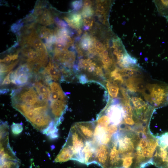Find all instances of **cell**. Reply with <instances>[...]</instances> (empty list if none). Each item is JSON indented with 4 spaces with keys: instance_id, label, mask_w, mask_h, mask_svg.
<instances>
[{
    "instance_id": "cell-1",
    "label": "cell",
    "mask_w": 168,
    "mask_h": 168,
    "mask_svg": "<svg viewBox=\"0 0 168 168\" xmlns=\"http://www.w3.org/2000/svg\"><path fill=\"white\" fill-rule=\"evenodd\" d=\"M11 95L12 106L32 126L43 124L49 117L50 102L39 94L33 83L13 90Z\"/></svg>"
},
{
    "instance_id": "cell-2",
    "label": "cell",
    "mask_w": 168,
    "mask_h": 168,
    "mask_svg": "<svg viewBox=\"0 0 168 168\" xmlns=\"http://www.w3.org/2000/svg\"><path fill=\"white\" fill-rule=\"evenodd\" d=\"M146 100L155 108L168 105V85L149 84L143 91Z\"/></svg>"
},
{
    "instance_id": "cell-3",
    "label": "cell",
    "mask_w": 168,
    "mask_h": 168,
    "mask_svg": "<svg viewBox=\"0 0 168 168\" xmlns=\"http://www.w3.org/2000/svg\"><path fill=\"white\" fill-rule=\"evenodd\" d=\"M86 141L75 125L72 126L65 143L70 147L74 155L73 160L82 163V151Z\"/></svg>"
},
{
    "instance_id": "cell-4",
    "label": "cell",
    "mask_w": 168,
    "mask_h": 168,
    "mask_svg": "<svg viewBox=\"0 0 168 168\" xmlns=\"http://www.w3.org/2000/svg\"><path fill=\"white\" fill-rule=\"evenodd\" d=\"M31 69L26 64L19 66L13 72H11L10 79L12 83L22 86L28 84L32 76Z\"/></svg>"
},
{
    "instance_id": "cell-5",
    "label": "cell",
    "mask_w": 168,
    "mask_h": 168,
    "mask_svg": "<svg viewBox=\"0 0 168 168\" xmlns=\"http://www.w3.org/2000/svg\"><path fill=\"white\" fill-rule=\"evenodd\" d=\"M23 44L28 45L38 52L45 54H48L46 46L41 41L37 32L33 29L30 34L23 38Z\"/></svg>"
},
{
    "instance_id": "cell-6",
    "label": "cell",
    "mask_w": 168,
    "mask_h": 168,
    "mask_svg": "<svg viewBox=\"0 0 168 168\" xmlns=\"http://www.w3.org/2000/svg\"><path fill=\"white\" fill-rule=\"evenodd\" d=\"M109 155V149L108 145L99 144L96 145L94 163L98 164L102 168H106Z\"/></svg>"
},
{
    "instance_id": "cell-7",
    "label": "cell",
    "mask_w": 168,
    "mask_h": 168,
    "mask_svg": "<svg viewBox=\"0 0 168 168\" xmlns=\"http://www.w3.org/2000/svg\"><path fill=\"white\" fill-rule=\"evenodd\" d=\"M86 141H91L93 138L95 124L90 122H79L74 124Z\"/></svg>"
},
{
    "instance_id": "cell-8",
    "label": "cell",
    "mask_w": 168,
    "mask_h": 168,
    "mask_svg": "<svg viewBox=\"0 0 168 168\" xmlns=\"http://www.w3.org/2000/svg\"><path fill=\"white\" fill-rule=\"evenodd\" d=\"M96 146L91 141H86L82 151V163L87 165L94 163Z\"/></svg>"
},
{
    "instance_id": "cell-9",
    "label": "cell",
    "mask_w": 168,
    "mask_h": 168,
    "mask_svg": "<svg viewBox=\"0 0 168 168\" xmlns=\"http://www.w3.org/2000/svg\"><path fill=\"white\" fill-rule=\"evenodd\" d=\"M153 164L159 168H168V147L158 148Z\"/></svg>"
},
{
    "instance_id": "cell-10",
    "label": "cell",
    "mask_w": 168,
    "mask_h": 168,
    "mask_svg": "<svg viewBox=\"0 0 168 168\" xmlns=\"http://www.w3.org/2000/svg\"><path fill=\"white\" fill-rule=\"evenodd\" d=\"M125 83L127 89L132 93L143 92L145 89L142 79L138 77L128 78Z\"/></svg>"
},
{
    "instance_id": "cell-11",
    "label": "cell",
    "mask_w": 168,
    "mask_h": 168,
    "mask_svg": "<svg viewBox=\"0 0 168 168\" xmlns=\"http://www.w3.org/2000/svg\"><path fill=\"white\" fill-rule=\"evenodd\" d=\"M74 157V154L71 148L65 143L56 156L54 161L56 162H66L70 160H73Z\"/></svg>"
},
{
    "instance_id": "cell-12",
    "label": "cell",
    "mask_w": 168,
    "mask_h": 168,
    "mask_svg": "<svg viewBox=\"0 0 168 168\" xmlns=\"http://www.w3.org/2000/svg\"><path fill=\"white\" fill-rule=\"evenodd\" d=\"M106 87L110 96L112 98H116L118 96L119 88L117 83L111 79L106 81Z\"/></svg>"
},
{
    "instance_id": "cell-13",
    "label": "cell",
    "mask_w": 168,
    "mask_h": 168,
    "mask_svg": "<svg viewBox=\"0 0 168 168\" xmlns=\"http://www.w3.org/2000/svg\"><path fill=\"white\" fill-rule=\"evenodd\" d=\"M119 72L123 77L128 78L138 77L137 76L138 75H139L137 69L133 68H124L122 69H119Z\"/></svg>"
},
{
    "instance_id": "cell-14",
    "label": "cell",
    "mask_w": 168,
    "mask_h": 168,
    "mask_svg": "<svg viewBox=\"0 0 168 168\" xmlns=\"http://www.w3.org/2000/svg\"><path fill=\"white\" fill-rule=\"evenodd\" d=\"M119 69L116 68L112 71L110 74V79L117 83L122 84L124 80L119 72Z\"/></svg>"
},
{
    "instance_id": "cell-15",
    "label": "cell",
    "mask_w": 168,
    "mask_h": 168,
    "mask_svg": "<svg viewBox=\"0 0 168 168\" xmlns=\"http://www.w3.org/2000/svg\"><path fill=\"white\" fill-rule=\"evenodd\" d=\"M0 168H18L20 161L13 160L0 161Z\"/></svg>"
},
{
    "instance_id": "cell-16",
    "label": "cell",
    "mask_w": 168,
    "mask_h": 168,
    "mask_svg": "<svg viewBox=\"0 0 168 168\" xmlns=\"http://www.w3.org/2000/svg\"><path fill=\"white\" fill-rule=\"evenodd\" d=\"M38 33L40 37L45 40L53 35V32L51 30L44 26H41L39 28Z\"/></svg>"
},
{
    "instance_id": "cell-17",
    "label": "cell",
    "mask_w": 168,
    "mask_h": 168,
    "mask_svg": "<svg viewBox=\"0 0 168 168\" xmlns=\"http://www.w3.org/2000/svg\"><path fill=\"white\" fill-rule=\"evenodd\" d=\"M110 124V119L106 114L99 117L95 124L100 127L105 128Z\"/></svg>"
},
{
    "instance_id": "cell-18",
    "label": "cell",
    "mask_w": 168,
    "mask_h": 168,
    "mask_svg": "<svg viewBox=\"0 0 168 168\" xmlns=\"http://www.w3.org/2000/svg\"><path fill=\"white\" fill-rule=\"evenodd\" d=\"M18 57V55L17 54L12 55H7L3 59H0V63L4 64L8 63L11 64L13 62H11V61L14 62V60L17 59Z\"/></svg>"
},
{
    "instance_id": "cell-19",
    "label": "cell",
    "mask_w": 168,
    "mask_h": 168,
    "mask_svg": "<svg viewBox=\"0 0 168 168\" xmlns=\"http://www.w3.org/2000/svg\"><path fill=\"white\" fill-rule=\"evenodd\" d=\"M12 132L14 134H18L22 131L23 127L21 124H13L11 126Z\"/></svg>"
},
{
    "instance_id": "cell-20",
    "label": "cell",
    "mask_w": 168,
    "mask_h": 168,
    "mask_svg": "<svg viewBox=\"0 0 168 168\" xmlns=\"http://www.w3.org/2000/svg\"><path fill=\"white\" fill-rule=\"evenodd\" d=\"M94 11L90 7H84L82 12V15L84 17H87L93 15Z\"/></svg>"
},
{
    "instance_id": "cell-21",
    "label": "cell",
    "mask_w": 168,
    "mask_h": 168,
    "mask_svg": "<svg viewBox=\"0 0 168 168\" xmlns=\"http://www.w3.org/2000/svg\"><path fill=\"white\" fill-rule=\"evenodd\" d=\"M36 21L38 23L44 26H49L53 24L54 22L47 18L40 16L36 19Z\"/></svg>"
},
{
    "instance_id": "cell-22",
    "label": "cell",
    "mask_w": 168,
    "mask_h": 168,
    "mask_svg": "<svg viewBox=\"0 0 168 168\" xmlns=\"http://www.w3.org/2000/svg\"><path fill=\"white\" fill-rule=\"evenodd\" d=\"M44 10L41 6L36 5L33 10V15L36 17H40L43 13Z\"/></svg>"
},
{
    "instance_id": "cell-23",
    "label": "cell",
    "mask_w": 168,
    "mask_h": 168,
    "mask_svg": "<svg viewBox=\"0 0 168 168\" xmlns=\"http://www.w3.org/2000/svg\"><path fill=\"white\" fill-rule=\"evenodd\" d=\"M57 25L62 29L66 28L68 26V24L64 21L59 19L58 18L56 17L54 19Z\"/></svg>"
},
{
    "instance_id": "cell-24",
    "label": "cell",
    "mask_w": 168,
    "mask_h": 168,
    "mask_svg": "<svg viewBox=\"0 0 168 168\" xmlns=\"http://www.w3.org/2000/svg\"><path fill=\"white\" fill-rule=\"evenodd\" d=\"M97 14H105V9L104 7L101 3L98 4L96 8Z\"/></svg>"
},
{
    "instance_id": "cell-25",
    "label": "cell",
    "mask_w": 168,
    "mask_h": 168,
    "mask_svg": "<svg viewBox=\"0 0 168 168\" xmlns=\"http://www.w3.org/2000/svg\"><path fill=\"white\" fill-rule=\"evenodd\" d=\"M10 73L11 72L4 78L2 82L1 83L2 86L7 85L10 84L11 82L10 78Z\"/></svg>"
},
{
    "instance_id": "cell-26",
    "label": "cell",
    "mask_w": 168,
    "mask_h": 168,
    "mask_svg": "<svg viewBox=\"0 0 168 168\" xmlns=\"http://www.w3.org/2000/svg\"><path fill=\"white\" fill-rule=\"evenodd\" d=\"M23 23L14 24L11 27L12 31L14 33L19 30L23 26Z\"/></svg>"
},
{
    "instance_id": "cell-27",
    "label": "cell",
    "mask_w": 168,
    "mask_h": 168,
    "mask_svg": "<svg viewBox=\"0 0 168 168\" xmlns=\"http://www.w3.org/2000/svg\"><path fill=\"white\" fill-rule=\"evenodd\" d=\"M94 46L96 49L99 50L100 52L105 49H104L105 47L99 41H96L94 43Z\"/></svg>"
},
{
    "instance_id": "cell-28",
    "label": "cell",
    "mask_w": 168,
    "mask_h": 168,
    "mask_svg": "<svg viewBox=\"0 0 168 168\" xmlns=\"http://www.w3.org/2000/svg\"><path fill=\"white\" fill-rule=\"evenodd\" d=\"M72 5L75 9L78 10L82 7V2L81 1H76L72 2Z\"/></svg>"
},
{
    "instance_id": "cell-29",
    "label": "cell",
    "mask_w": 168,
    "mask_h": 168,
    "mask_svg": "<svg viewBox=\"0 0 168 168\" xmlns=\"http://www.w3.org/2000/svg\"><path fill=\"white\" fill-rule=\"evenodd\" d=\"M36 17L34 15L30 14L26 16L25 19V22H30L35 20V19L36 20Z\"/></svg>"
},
{
    "instance_id": "cell-30",
    "label": "cell",
    "mask_w": 168,
    "mask_h": 168,
    "mask_svg": "<svg viewBox=\"0 0 168 168\" xmlns=\"http://www.w3.org/2000/svg\"><path fill=\"white\" fill-rule=\"evenodd\" d=\"M92 21L90 22V21L88 20H86V19L84 20L83 24L84 26H88L89 27L91 26L92 25Z\"/></svg>"
},
{
    "instance_id": "cell-31",
    "label": "cell",
    "mask_w": 168,
    "mask_h": 168,
    "mask_svg": "<svg viewBox=\"0 0 168 168\" xmlns=\"http://www.w3.org/2000/svg\"><path fill=\"white\" fill-rule=\"evenodd\" d=\"M92 4V2L90 0H85L84 2V7H90Z\"/></svg>"
},
{
    "instance_id": "cell-32",
    "label": "cell",
    "mask_w": 168,
    "mask_h": 168,
    "mask_svg": "<svg viewBox=\"0 0 168 168\" xmlns=\"http://www.w3.org/2000/svg\"><path fill=\"white\" fill-rule=\"evenodd\" d=\"M9 91V89H1L0 90V94H3L7 93Z\"/></svg>"
},
{
    "instance_id": "cell-33",
    "label": "cell",
    "mask_w": 168,
    "mask_h": 168,
    "mask_svg": "<svg viewBox=\"0 0 168 168\" xmlns=\"http://www.w3.org/2000/svg\"><path fill=\"white\" fill-rule=\"evenodd\" d=\"M113 53L114 55L116 56L119 53V50L118 49H116L114 50Z\"/></svg>"
},
{
    "instance_id": "cell-34",
    "label": "cell",
    "mask_w": 168,
    "mask_h": 168,
    "mask_svg": "<svg viewBox=\"0 0 168 168\" xmlns=\"http://www.w3.org/2000/svg\"><path fill=\"white\" fill-rule=\"evenodd\" d=\"M89 26H84L83 27V29L84 30H87L89 28Z\"/></svg>"
}]
</instances>
